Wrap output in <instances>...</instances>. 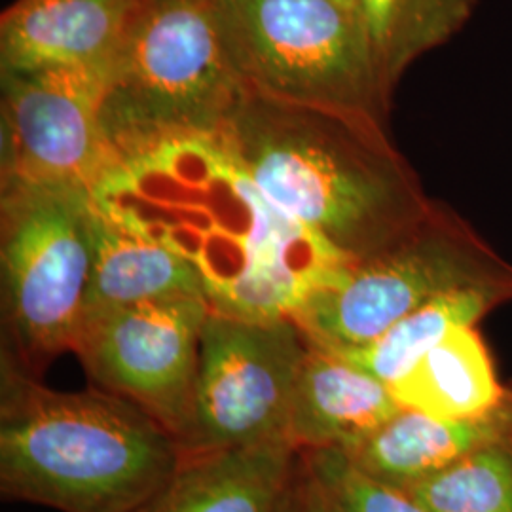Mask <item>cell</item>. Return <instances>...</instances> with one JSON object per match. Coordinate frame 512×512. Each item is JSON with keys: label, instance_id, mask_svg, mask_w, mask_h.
Returning a JSON list of instances; mask_svg holds the SVG:
<instances>
[{"label": "cell", "instance_id": "1", "mask_svg": "<svg viewBox=\"0 0 512 512\" xmlns=\"http://www.w3.org/2000/svg\"><path fill=\"white\" fill-rule=\"evenodd\" d=\"M97 209L198 272L211 311L293 319L351 264L277 207L220 133L181 135L114 158Z\"/></svg>", "mask_w": 512, "mask_h": 512}, {"label": "cell", "instance_id": "2", "mask_svg": "<svg viewBox=\"0 0 512 512\" xmlns=\"http://www.w3.org/2000/svg\"><path fill=\"white\" fill-rule=\"evenodd\" d=\"M219 133L277 207L349 262L403 238L435 205L372 116L245 90Z\"/></svg>", "mask_w": 512, "mask_h": 512}, {"label": "cell", "instance_id": "3", "mask_svg": "<svg viewBox=\"0 0 512 512\" xmlns=\"http://www.w3.org/2000/svg\"><path fill=\"white\" fill-rule=\"evenodd\" d=\"M184 458L126 399L92 385L57 391L0 353V492L61 512H133Z\"/></svg>", "mask_w": 512, "mask_h": 512}, {"label": "cell", "instance_id": "4", "mask_svg": "<svg viewBox=\"0 0 512 512\" xmlns=\"http://www.w3.org/2000/svg\"><path fill=\"white\" fill-rule=\"evenodd\" d=\"M243 93L211 0H141L112 61L103 129L114 158L219 133Z\"/></svg>", "mask_w": 512, "mask_h": 512}, {"label": "cell", "instance_id": "5", "mask_svg": "<svg viewBox=\"0 0 512 512\" xmlns=\"http://www.w3.org/2000/svg\"><path fill=\"white\" fill-rule=\"evenodd\" d=\"M220 40L249 92L387 122L359 12L332 0H211Z\"/></svg>", "mask_w": 512, "mask_h": 512}, {"label": "cell", "instance_id": "6", "mask_svg": "<svg viewBox=\"0 0 512 512\" xmlns=\"http://www.w3.org/2000/svg\"><path fill=\"white\" fill-rule=\"evenodd\" d=\"M2 353L40 376L74 351L92 277V190L2 186Z\"/></svg>", "mask_w": 512, "mask_h": 512}, {"label": "cell", "instance_id": "7", "mask_svg": "<svg viewBox=\"0 0 512 512\" xmlns=\"http://www.w3.org/2000/svg\"><path fill=\"white\" fill-rule=\"evenodd\" d=\"M494 283H512V264L467 220L435 203L406 236L311 294L293 321L313 346L342 353L374 342L442 294Z\"/></svg>", "mask_w": 512, "mask_h": 512}, {"label": "cell", "instance_id": "8", "mask_svg": "<svg viewBox=\"0 0 512 512\" xmlns=\"http://www.w3.org/2000/svg\"><path fill=\"white\" fill-rule=\"evenodd\" d=\"M308 346L293 319L260 321L211 311L184 452L289 442L294 387Z\"/></svg>", "mask_w": 512, "mask_h": 512}, {"label": "cell", "instance_id": "9", "mask_svg": "<svg viewBox=\"0 0 512 512\" xmlns=\"http://www.w3.org/2000/svg\"><path fill=\"white\" fill-rule=\"evenodd\" d=\"M211 306L175 296L92 313L74 355L92 385L141 408L186 448L192 433L200 344Z\"/></svg>", "mask_w": 512, "mask_h": 512}, {"label": "cell", "instance_id": "10", "mask_svg": "<svg viewBox=\"0 0 512 512\" xmlns=\"http://www.w3.org/2000/svg\"><path fill=\"white\" fill-rule=\"evenodd\" d=\"M112 61L2 76V186L93 190L114 162L101 120Z\"/></svg>", "mask_w": 512, "mask_h": 512}, {"label": "cell", "instance_id": "11", "mask_svg": "<svg viewBox=\"0 0 512 512\" xmlns=\"http://www.w3.org/2000/svg\"><path fill=\"white\" fill-rule=\"evenodd\" d=\"M141 0H16L0 18V76L112 59Z\"/></svg>", "mask_w": 512, "mask_h": 512}, {"label": "cell", "instance_id": "12", "mask_svg": "<svg viewBox=\"0 0 512 512\" xmlns=\"http://www.w3.org/2000/svg\"><path fill=\"white\" fill-rule=\"evenodd\" d=\"M512 437V385L494 410L465 420H442L401 408L366 439L342 450L366 476L406 490L482 446Z\"/></svg>", "mask_w": 512, "mask_h": 512}, {"label": "cell", "instance_id": "13", "mask_svg": "<svg viewBox=\"0 0 512 512\" xmlns=\"http://www.w3.org/2000/svg\"><path fill=\"white\" fill-rule=\"evenodd\" d=\"M401 408L385 382L310 344L294 387L287 439L300 452L348 450Z\"/></svg>", "mask_w": 512, "mask_h": 512}, {"label": "cell", "instance_id": "14", "mask_svg": "<svg viewBox=\"0 0 512 512\" xmlns=\"http://www.w3.org/2000/svg\"><path fill=\"white\" fill-rule=\"evenodd\" d=\"M298 456L291 442L184 452L177 471L133 512H277Z\"/></svg>", "mask_w": 512, "mask_h": 512}, {"label": "cell", "instance_id": "15", "mask_svg": "<svg viewBox=\"0 0 512 512\" xmlns=\"http://www.w3.org/2000/svg\"><path fill=\"white\" fill-rule=\"evenodd\" d=\"M92 277L86 317L92 313L175 296H203L198 272L164 245L141 238L95 207L90 217Z\"/></svg>", "mask_w": 512, "mask_h": 512}, {"label": "cell", "instance_id": "16", "mask_svg": "<svg viewBox=\"0 0 512 512\" xmlns=\"http://www.w3.org/2000/svg\"><path fill=\"white\" fill-rule=\"evenodd\" d=\"M395 401L442 420L476 418L507 395L475 327H458L389 384Z\"/></svg>", "mask_w": 512, "mask_h": 512}, {"label": "cell", "instance_id": "17", "mask_svg": "<svg viewBox=\"0 0 512 512\" xmlns=\"http://www.w3.org/2000/svg\"><path fill=\"white\" fill-rule=\"evenodd\" d=\"M507 302H512V283L480 285L442 294L403 317L374 342L336 355L389 385L452 330L476 327L480 319Z\"/></svg>", "mask_w": 512, "mask_h": 512}, {"label": "cell", "instance_id": "18", "mask_svg": "<svg viewBox=\"0 0 512 512\" xmlns=\"http://www.w3.org/2000/svg\"><path fill=\"white\" fill-rule=\"evenodd\" d=\"M476 0H359L374 65L391 97L406 69L446 44L473 16Z\"/></svg>", "mask_w": 512, "mask_h": 512}, {"label": "cell", "instance_id": "19", "mask_svg": "<svg viewBox=\"0 0 512 512\" xmlns=\"http://www.w3.org/2000/svg\"><path fill=\"white\" fill-rule=\"evenodd\" d=\"M429 512H512V437L403 490Z\"/></svg>", "mask_w": 512, "mask_h": 512}, {"label": "cell", "instance_id": "20", "mask_svg": "<svg viewBox=\"0 0 512 512\" xmlns=\"http://www.w3.org/2000/svg\"><path fill=\"white\" fill-rule=\"evenodd\" d=\"M332 512H429L403 490L361 473L342 450L300 452Z\"/></svg>", "mask_w": 512, "mask_h": 512}, {"label": "cell", "instance_id": "21", "mask_svg": "<svg viewBox=\"0 0 512 512\" xmlns=\"http://www.w3.org/2000/svg\"><path fill=\"white\" fill-rule=\"evenodd\" d=\"M277 512H332L315 480L311 478L302 456H298L291 484Z\"/></svg>", "mask_w": 512, "mask_h": 512}, {"label": "cell", "instance_id": "22", "mask_svg": "<svg viewBox=\"0 0 512 512\" xmlns=\"http://www.w3.org/2000/svg\"><path fill=\"white\" fill-rule=\"evenodd\" d=\"M332 2H336V4H340L344 8H349V10L359 12V0H332Z\"/></svg>", "mask_w": 512, "mask_h": 512}]
</instances>
